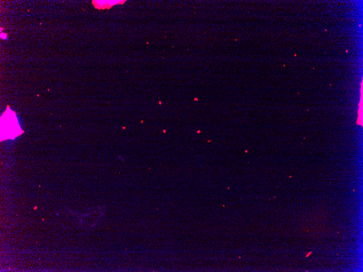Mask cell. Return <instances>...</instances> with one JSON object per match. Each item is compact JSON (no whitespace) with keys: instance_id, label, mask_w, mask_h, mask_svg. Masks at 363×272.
Segmentation results:
<instances>
[{"instance_id":"1","label":"cell","mask_w":363,"mask_h":272,"mask_svg":"<svg viewBox=\"0 0 363 272\" xmlns=\"http://www.w3.org/2000/svg\"><path fill=\"white\" fill-rule=\"evenodd\" d=\"M7 120H3V131H2V133H3V139H6V138H13L17 136H18L21 134L22 131L20 129L19 125L17 124L16 121H14L13 119V116L11 115V120L7 115Z\"/></svg>"}]
</instances>
